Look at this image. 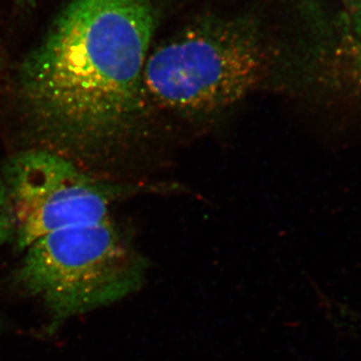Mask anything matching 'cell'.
Instances as JSON below:
<instances>
[{
    "label": "cell",
    "instance_id": "1",
    "mask_svg": "<svg viewBox=\"0 0 361 361\" xmlns=\"http://www.w3.org/2000/svg\"><path fill=\"white\" fill-rule=\"evenodd\" d=\"M155 25L149 0H68L18 71L30 148L92 172L137 141L149 116L144 68Z\"/></svg>",
    "mask_w": 361,
    "mask_h": 361
},
{
    "label": "cell",
    "instance_id": "2",
    "mask_svg": "<svg viewBox=\"0 0 361 361\" xmlns=\"http://www.w3.org/2000/svg\"><path fill=\"white\" fill-rule=\"evenodd\" d=\"M268 56L257 30L241 20H208L164 42L147 58L149 103L186 118L231 108L265 77Z\"/></svg>",
    "mask_w": 361,
    "mask_h": 361
},
{
    "label": "cell",
    "instance_id": "3",
    "mask_svg": "<svg viewBox=\"0 0 361 361\" xmlns=\"http://www.w3.org/2000/svg\"><path fill=\"white\" fill-rule=\"evenodd\" d=\"M18 284L54 322L115 302L137 288L145 264L111 218L56 230L23 251Z\"/></svg>",
    "mask_w": 361,
    "mask_h": 361
},
{
    "label": "cell",
    "instance_id": "4",
    "mask_svg": "<svg viewBox=\"0 0 361 361\" xmlns=\"http://www.w3.org/2000/svg\"><path fill=\"white\" fill-rule=\"evenodd\" d=\"M144 189L102 179L47 149H25L0 170V244L23 252L66 226L110 219L114 202Z\"/></svg>",
    "mask_w": 361,
    "mask_h": 361
},
{
    "label": "cell",
    "instance_id": "5",
    "mask_svg": "<svg viewBox=\"0 0 361 361\" xmlns=\"http://www.w3.org/2000/svg\"><path fill=\"white\" fill-rule=\"evenodd\" d=\"M353 23H355L356 35L361 39V0H360L357 7H356L355 16H353Z\"/></svg>",
    "mask_w": 361,
    "mask_h": 361
},
{
    "label": "cell",
    "instance_id": "6",
    "mask_svg": "<svg viewBox=\"0 0 361 361\" xmlns=\"http://www.w3.org/2000/svg\"><path fill=\"white\" fill-rule=\"evenodd\" d=\"M23 1L25 2V4H28V6H33L37 0H23Z\"/></svg>",
    "mask_w": 361,
    "mask_h": 361
}]
</instances>
